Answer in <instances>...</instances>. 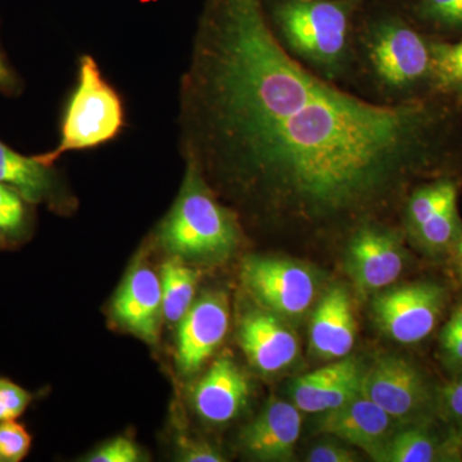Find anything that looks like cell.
<instances>
[{"mask_svg":"<svg viewBox=\"0 0 462 462\" xmlns=\"http://www.w3.org/2000/svg\"><path fill=\"white\" fill-rule=\"evenodd\" d=\"M179 149L256 223L309 236L385 223L449 156L436 96L383 106L282 50L263 0H203L178 94Z\"/></svg>","mask_w":462,"mask_h":462,"instance_id":"6da1fadb","label":"cell"},{"mask_svg":"<svg viewBox=\"0 0 462 462\" xmlns=\"http://www.w3.org/2000/svg\"><path fill=\"white\" fill-rule=\"evenodd\" d=\"M433 41L397 2L364 0L356 20L348 89L383 106L436 96Z\"/></svg>","mask_w":462,"mask_h":462,"instance_id":"7a4b0ae2","label":"cell"},{"mask_svg":"<svg viewBox=\"0 0 462 462\" xmlns=\"http://www.w3.org/2000/svg\"><path fill=\"white\" fill-rule=\"evenodd\" d=\"M364 0H263L282 50L324 80L348 89L356 20ZM349 90V89H348Z\"/></svg>","mask_w":462,"mask_h":462,"instance_id":"3957f363","label":"cell"},{"mask_svg":"<svg viewBox=\"0 0 462 462\" xmlns=\"http://www.w3.org/2000/svg\"><path fill=\"white\" fill-rule=\"evenodd\" d=\"M158 238L175 256L220 260L238 245L239 217L220 202L196 167L185 163L180 193L161 225Z\"/></svg>","mask_w":462,"mask_h":462,"instance_id":"277c9868","label":"cell"},{"mask_svg":"<svg viewBox=\"0 0 462 462\" xmlns=\"http://www.w3.org/2000/svg\"><path fill=\"white\" fill-rule=\"evenodd\" d=\"M125 106L91 54L79 58L74 90L69 94L60 123V141L51 151L35 154L45 165H54L69 152L87 151L107 144L125 129Z\"/></svg>","mask_w":462,"mask_h":462,"instance_id":"5b68a950","label":"cell"},{"mask_svg":"<svg viewBox=\"0 0 462 462\" xmlns=\"http://www.w3.org/2000/svg\"><path fill=\"white\" fill-rule=\"evenodd\" d=\"M361 392L394 421H413L427 411L430 384L419 367L400 356H383L364 372Z\"/></svg>","mask_w":462,"mask_h":462,"instance_id":"8992f818","label":"cell"},{"mask_svg":"<svg viewBox=\"0 0 462 462\" xmlns=\"http://www.w3.org/2000/svg\"><path fill=\"white\" fill-rule=\"evenodd\" d=\"M445 300V289L433 282L404 285L376 297L374 315L389 337L413 345L434 330Z\"/></svg>","mask_w":462,"mask_h":462,"instance_id":"52a82bcc","label":"cell"},{"mask_svg":"<svg viewBox=\"0 0 462 462\" xmlns=\"http://www.w3.org/2000/svg\"><path fill=\"white\" fill-rule=\"evenodd\" d=\"M401 233L387 223L361 225L346 238V269L361 291L391 285L403 272L404 251Z\"/></svg>","mask_w":462,"mask_h":462,"instance_id":"ba28073f","label":"cell"},{"mask_svg":"<svg viewBox=\"0 0 462 462\" xmlns=\"http://www.w3.org/2000/svg\"><path fill=\"white\" fill-rule=\"evenodd\" d=\"M243 279L258 300L279 314L302 315L314 300L312 273L300 264L281 258H248L243 267Z\"/></svg>","mask_w":462,"mask_h":462,"instance_id":"9c48e42d","label":"cell"},{"mask_svg":"<svg viewBox=\"0 0 462 462\" xmlns=\"http://www.w3.org/2000/svg\"><path fill=\"white\" fill-rule=\"evenodd\" d=\"M318 424L320 433L339 438L349 445L364 449L379 461L388 440L394 434V421L363 392L348 402L322 412Z\"/></svg>","mask_w":462,"mask_h":462,"instance_id":"30bf717a","label":"cell"},{"mask_svg":"<svg viewBox=\"0 0 462 462\" xmlns=\"http://www.w3.org/2000/svg\"><path fill=\"white\" fill-rule=\"evenodd\" d=\"M179 364L182 372L199 370L226 336L229 310L226 298L208 294L190 306L180 320Z\"/></svg>","mask_w":462,"mask_h":462,"instance_id":"8fae6325","label":"cell"},{"mask_svg":"<svg viewBox=\"0 0 462 462\" xmlns=\"http://www.w3.org/2000/svg\"><path fill=\"white\" fill-rule=\"evenodd\" d=\"M0 182L17 190L32 205L67 211L71 199L54 165H45L35 156H25L0 141Z\"/></svg>","mask_w":462,"mask_h":462,"instance_id":"7c38bea8","label":"cell"},{"mask_svg":"<svg viewBox=\"0 0 462 462\" xmlns=\"http://www.w3.org/2000/svg\"><path fill=\"white\" fill-rule=\"evenodd\" d=\"M363 375L355 358H340L298 378L291 385L293 403L307 413L330 411L360 393Z\"/></svg>","mask_w":462,"mask_h":462,"instance_id":"4fadbf2b","label":"cell"},{"mask_svg":"<svg viewBox=\"0 0 462 462\" xmlns=\"http://www.w3.org/2000/svg\"><path fill=\"white\" fill-rule=\"evenodd\" d=\"M300 430L302 416L296 404L275 401L243 431V447L258 460L289 461L293 457Z\"/></svg>","mask_w":462,"mask_h":462,"instance_id":"5bb4252c","label":"cell"},{"mask_svg":"<svg viewBox=\"0 0 462 462\" xmlns=\"http://www.w3.org/2000/svg\"><path fill=\"white\" fill-rule=\"evenodd\" d=\"M240 345L254 366L263 373H278L297 357L296 337L275 316L252 312L240 325Z\"/></svg>","mask_w":462,"mask_h":462,"instance_id":"9a60e30c","label":"cell"},{"mask_svg":"<svg viewBox=\"0 0 462 462\" xmlns=\"http://www.w3.org/2000/svg\"><path fill=\"white\" fill-rule=\"evenodd\" d=\"M162 311V289L156 273L147 267L134 270L118 291L114 302L116 319L142 338L158 336Z\"/></svg>","mask_w":462,"mask_h":462,"instance_id":"2e32d148","label":"cell"},{"mask_svg":"<svg viewBox=\"0 0 462 462\" xmlns=\"http://www.w3.org/2000/svg\"><path fill=\"white\" fill-rule=\"evenodd\" d=\"M248 396L245 374L229 358H220L197 385L194 406L206 420L226 422L238 415Z\"/></svg>","mask_w":462,"mask_h":462,"instance_id":"e0dca14e","label":"cell"},{"mask_svg":"<svg viewBox=\"0 0 462 462\" xmlns=\"http://www.w3.org/2000/svg\"><path fill=\"white\" fill-rule=\"evenodd\" d=\"M356 321L345 288L333 287L322 297L311 322V345L324 358H343L355 345Z\"/></svg>","mask_w":462,"mask_h":462,"instance_id":"ac0fdd59","label":"cell"},{"mask_svg":"<svg viewBox=\"0 0 462 462\" xmlns=\"http://www.w3.org/2000/svg\"><path fill=\"white\" fill-rule=\"evenodd\" d=\"M197 287V273L189 267L169 261L163 264L161 276L162 289V312L167 320L180 321L193 305Z\"/></svg>","mask_w":462,"mask_h":462,"instance_id":"d6986e66","label":"cell"},{"mask_svg":"<svg viewBox=\"0 0 462 462\" xmlns=\"http://www.w3.org/2000/svg\"><path fill=\"white\" fill-rule=\"evenodd\" d=\"M413 23L424 32H462V0H400Z\"/></svg>","mask_w":462,"mask_h":462,"instance_id":"ffe728a7","label":"cell"},{"mask_svg":"<svg viewBox=\"0 0 462 462\" xmlns=\"http://www.w3.org/2000/svg\"><path fill=\"white\" fill-rule=\"evenodd\" d=\"M407 233L430 251H445L455 243H458L461 239V221L457 211V200H452L440 207L430 217Z\"/></svg>","mask_w":462,"mask_h":462,"instance_id":"44dd1931","label":"cell"},{"mask_svg":"<svg viewBox=\"0 0 462 462\" xmlns=\"http://www.w3.org/2000/svg\"><path fill=\"white\" fill-rule=\"evenodd\" d=\"M33 206L17 190L0 182V243L16 245L27 238L32 227Z\"/></svg>","mask_w":462,"mask_h":462,"instance_id":"7402d4cb","label":"cell"},{"mask_svg":"<svg viewBox=\"0 0 462 462\" xmlns=\"http://www.w3.org/2000/svg\"><path fill=\"white\" fill-rule=\"evenodd\" d=\"M434 90L439 96L462 97V39L433 41Z\"/></svg>","mask_w":462,"mask_h":462,"instance_id":"603a6c76","label":"cell"},{"mask_svg":"<svg viewBox=\"0 0 462 462\" xmlns=\"http://www.w3.org/2000/svg\"><path fill=\"white\" fill-rule=\"evenodd\" d=\"M438 447L427 431L412 428L391 437L379 461L431 462L437 460Z\"/></svg>","mask_w":462,"mask_h":462,"instance_id":"cb8c5ba5","label":"cell"},{"mask_svg":"<svg viewBox=\"0 0 462 462\" xmlns=\"http://www.w3.org/2000/svg\"><path fill=\"white\" fill-rule=\"evenodd\" d=\"M32 448V436L16 420L0 421V462H20Z\"/></svg>","mask_w":462,"mask_h":462,"instance_id":"d4e9b609","label":"cell"},{"mask_svg":"<svg viewBox=\"0 0 462 462\" xmlns=\"http://www.w3.org/2000/svg\"><path fill=\"white\" fill-rule=\"evenodd\" d=\"M32 394L7 378H0V421L16 420L32 403Z\"/></svg>","mask_w":462,"mask_h":462,"instance_id":"484cf974","label":"cell"},{"mask_svg":"<svg viewBox=\"0 0 462 462\" xmlns=\"http://www.w3.org/2000/svg\"><path fill=\"white\" fill-rule=\"evenodd\" d=\"M139 451L132 440L117 438L94 452L88 458L91 462H135L139 460Z\"/></svg>","mask_w":462,"mask_h":462,"instance_id":"4316f807","label":"cell"},{"mask_svg":"<svg viewBox=\"0 0 462 462\" xmlns=\"http://www.w3.org/2000/svg\"><path fill=\"white\" fill-rule=\"evenodd\" d=\"M23 90H25L23 79L12 65L0 42V96L18 98L23 96Z\"/></svg>","mask_w":462,"mask_h":462,"instance_id":"83f0119b","label":"cell"},{"mask_svg":"<svg viewBox=\"0 0 462 462\" xmlns=\"http://www.w3.org/2000/svg\"><path fill=\"white\" fill-rule=\"evenodd\" d=\"M440 397L446 415L462 430V376L449 383Z\"/></svg>","mask_w":462,"mask_h":462,"instance_id":"f1b7e54d","label":"cell"},{"mask_svg":"<svg viewBox=\"0 0 462 462\" xmlns=\"http://www.w3.org/2000/svg\"><path fill=\"white\" fill-rule=\"evenodd\" d=\"M307 460L310 462H354L357 461V455L343 447L325 443V445L316 446L310 452Z\"/></svg>","mask_w":462,"mask_h":462,"instance_id":"f546056e","label":"cell"},{"mask_svg":"<svg viewBox=\"0 0 462 462\" xmlns=\"http://www.w3.org/2000/svg\"><path fill=\"white\" fill-rule=\"evenodd\" d=\"M185 451L182 454V460L188 462H221L224 461L223 456L214 451L211 447L207 445H199V443H191V445L184 446Z\"/></svg>","mask_w":462,"mask_h":462,"instance_id":"4dcf8cb0","label":"cell"},{"mask_svg":"<svg viewBox=\"0 0 462 462\" xmlns=\"http://www.w3.org/2000/svg\"><path fill=\"white\" fill-rule=\"evenodd\" d=\"M442 345L447 354L455 360L462 361V334L454 329L451 325H447L442 334Z\"/></svg>","mask_w":462,"mask_h":462,"instance_id":"1f68e13d","label":"cell"},{"mask_svg":"<svg viewBox=\"0 0 462 462\" xmlns=\"http://www.w3.org/2000/svg\"><path fill=\"white\" fill-rule=\"evenodd\" d=\"M457 254H460V257L462 258V238L458 240L457 243Z\"/></svg>","mask_w":462,"mask_h":462,"instance_id":"d6a6232c","label":"cell"},{"mask_svg":"<svg viewBox=\"0 0 462 462\" xmlns=\"http://www.w3.org/2000/svg\"><path fill=\"white\" fill-rule=\"evenodd\" d=\"M392 2H400V0H392Z\"/></svg>","mask_w":462,"mask_h":462,"instance_id":"836d02e7","label":"cell"}]
</instances>
